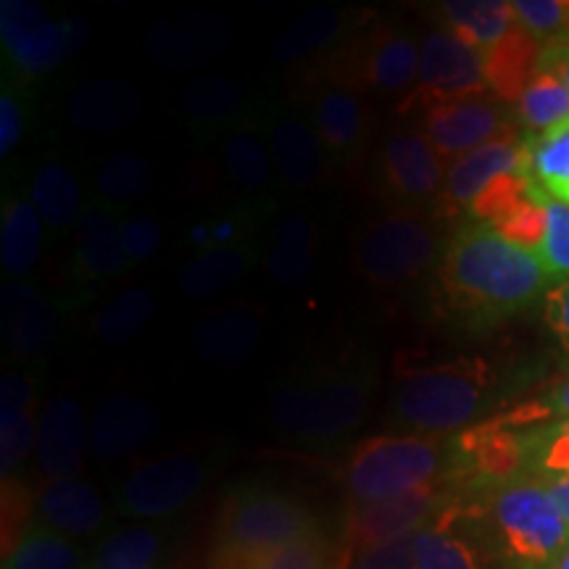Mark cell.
<instances>
[{"label": "cell", "mask_w": 569, "mask_h": 569, "mask_svg": "<svg viewBox=\"0 0 569 569\" xmlns=\"http://www.w3.org/2000/svg\"><path fill=\"white\" fill-rule=\"evenodd\" d=\"M440 277L453 301L490 319L517 315L549 282L538 253L478 222L451 240Z\"/></svg>", "instance_id": "1"}, {"label": "cell", "mask_w": 569, "mask_h": 569, "mask_svg": "<svg viewBox=\"0 0 569 569\" xmlns=\"http://www.w3.org/2000/svg\"><path fill=\"white\" fill-rule=\"evenodd\" d=\"M490 522L511 569H553L569 549V525L549 488L530 475L490 490Z\"/></svg>", "instance_id": "2"}, {"label": "cell", "mask_w": 569, "mask_h": 569, "mask_svg": "<svg viewBox=\"0 0 569 569\" xmlns=\"http://www.w3.org/2000/svg\"><path fill=\"white\" fill-rule=\"evenodd\" d=\"M322 530L319 517L298 498L267 486H240L224 498L213 525V549L264 553Z\"/></svg>", "instance_id": "3"}, {"label": "cell", "mask_w": 569, "mask_h": 569, "mask_svg": "<svg viewBox=\"0 0 569 569\" xmlns=\"http://www.w3.org/2000/svg\"><path fill=\"white\" fill-rule=\"evenodd\" d=\"M446 465L443 440L430 436L369 438L353 451L346 488L353 503L386 501L438 486Z\"/></svg>", "instance_id": "4"}, {"label": "cell", "mask_w": 569, "mask_h": 569, "mask_svg": "<svg viewBox=\"0 0 569 569\" xmlns=\"http://www.w3.org/2000/svg\"><path fill=\"white\" fill-rule=\"evenodd\" d=\"M369 386L356 375H325L288 382L269 401V419L284 436L332 440L361 425Z\"/></svg>", "instance_id": "5"}, {"label": "cell", "mask_w": 569, "mask_h": 569, "mask_svg": "<svg viewBox=\"0 0 569 569\" xmlns=\"http://www.w3.org/2000/svg\"><path fill=\"white\" fill-rule=\"evenodd\" d=\"M486 380L475 369L436 367L409 375L398 386L396 417L422 436L465 430L480 415Z\"/></svg>", "instance_id": "6"}, {"label": "cell", "mask_w": 569, "mask_h": 569, "mask_svg": "<svg viewBox=\"0 0 569 569\" xmlns=\"http://www.w3.org/2000/svg\"><path fill=\"white\" fill-rule=\"evenodd\" d=\"M438 251V238L432 227L398 211L369 222L356 240L353 261L361 277L377 288H398L417 280L430 269Z\"/></svg>", "instance_id": "7"}, {"label": "cell", "mask_w": 569, "mask_h": 569, "mask_svg": "<svg viewBox=\"0 0 569 569\" xmlns=\"http://www.w3.org/2000/svg\"><path fill=\"white\" fill-rule=\"evenodd\" d=\"M90 38L82 19H53L34 0L0 3V40L6 59L24 77H42L59 69Z\"/></svg>", "instance_id": "8"}, {"label": "cell", "mask_w": 569, "mask_h": 569, "mask_svg": "<svg viewBox=\"0 0 569 569\" xmlns=\"http://www.w3.org/2000/svg\"><path fill=\"white\" fill-rule=\"evenodd\" d=\"M209 469L190 453H167L142 461L122 480L117 507L132 519H167L201 493Z\"/></svg>", "instance_id": "9"}, {"label": "cell", "mask_w": 569, "mask_h": 569, "mask_svg": "<svg viewBox=\"0 0 569 569\" xmlns=\"http://www.w3.org/2000/svg\"><path fill=\"white\" fill-rule=\"evenodd\" d=\"M146 51L169 71H198L230 53L234 27L219 11H180L159 17L146 30Z\"/></svg>", "instance_id": "10"}, {"label": "cell", "mask_w": 569, "mask_h": 569, "mask_svg": "<svg viewBox=\"0 0 569 569\" xmlns=\"http://www.w3.org/2000/svg\"><path fill=\"white\" fill-rule=\"evenodd\" d=\"M161 432V411L130 390H111L90 415V451L101 461H122L151 446Z\"/></svg>", "instance_id": "11"}, {"label": "cell", "mask_w": 569, "mask_h": 569, "mask_svg": "<svg viewBox=\"0 0 569 569\" xmlns=\"http://www.w3.org/2000/svg\"><path fill=\"white\" fill-rule=\"evenodd\" d=\"M419 90L436 103L480 96L488 88L478 48L451 30H430L419 42Z\"/></svg>", "instance_id": "12"}, {"label": "cell", "mask_w": 569, "mask_h": 569, "mask_svg": "<svg viewBox=\"0 0 569 569\" xmlns=\"http://www.w3.org/2000/svg\"><path fill=\"white\" fill-rule=\"evenodd\" d=\"M446 496L438 486L419 488L415 493L386 498V501L351 503L348 509V538L361 551L377 543L396 540L427 528L432 517H440Z\"/></svg>", "instance_id": "13"}, {"label": "cell", "mask_w": 569, "mask_h": 569, "mask_svg": "<svg viewBox=\"0 0 569 569\" xmlns=\"http://www.w3.org/2000/svg\"><path fill=\"white\" fill-rule=\"evenodd\" d=\"M90 448V422L80 401L56 396L38 415V443L34 459L48 480L80 478L84 453Z\"/></svg>", "instance_id": "14"}, {"label": "cell", "mask_w": 569, "mask_h": 569, "mask_svg": "<svg viewBox=\"0 0 569 569\" xmlns=\"http://www.w3.org/2000/svg\"><path fill=\"white\" fill-rule=\"evenodd\" d=\"M425 134L443 159H461L475 148L488 146L507 132L503 113L488 98L472 96L459 101L432 103L425 111ZM509 134V132H507Z\"/></svg>", "instance_id": "15"}, {"label": "cell", "mask_w": 569, "mask_h": 569, "mask_svg": "<svg viewBox=\"0 0 569 569\" xmlns=\"http://www.w3.org/2000/svg\"><path fill=\"white\" fill-rule=\"evenodd\" d=\"M443 156L436 151L425 132L396 130L382 146V174L388 188L407 203H425L436 198L446 184Z\"/></svg>", "instance_id": "16"}, {"label": "cell", "mask_w": 569, "mask_h": 569, "mask_svg": "<svg viewBox=\"0 0 569 569\" xmlns=\"http://www.w3.org/2000/svg\"><path fill=\"white\" fill-rule=\"evenodd\" d=\"M53 303L24 280H11L0 288V330L9 353L21 361H34L53 343Z\"/></svg>", "instance_id": "17"}, {"label": "cell", "mask_w": 569, "mask_h": 569, "mask_svg": "<svg viewBox=\"0 0 569 569\" xmlns=\"http://www.w3.org/2000/svg\"><path fill=\"white\" fill-rule=\"evenodd\" d=\"M69 122L84 132H117L142 117V92L122 77H88L67 96Z\"/></svg>", "instance_id": "18"}, {"label": "cell", "mask_w": 569, "mask_h": 569, "mask_svg": "<svg viewBox=\"0 0 569 569\" xmlns=\"http://www.w3.org/2000/svg\"><path fill=\"white\" fill-rule=\"evenodd\" d=\"M264 327L256 311L243 306H222L201 315L190 327L196 356L213 367H240L259 351Z\"/></svg>", "instance_id": "19"}, {"label": "cell", "mask_w": 569, "mask_h": 569, "mask_svg": "<svg viewBox=\"0 0 569 569\" xmlns=\"http://www.w3.org/2000/svg\"><path fill=\"white\" fill-rule=\"evenodd\" d=\"M34 522L63 538H90L106 525V501L80 478L46 480L34 496Z\"/></svg>", "instance_id": "20"}, {"label": "cell", "mask_w": 569, "mask_h": 569, "mask_svg": "<svg viewBox=\"0 0 569 569\" xmlns=\"http://www.w3.org/2000/svg\"><path fill=\"white\" fill-rule=\"evenodd\" d=\"M515 172H528V151H525V140L519 142L509 132L448 163L443 184L446 203L472 206L490 182Z\"/></svg>", "instance_id": "21"}, {"label": "cell", "mask_w": 569, "mask_h": 569, "mask_svg": "<svg viewBox=\"0 0 569 569\" xmlns=\"http://www.w3.org/2000/svg\"><path fill=\"white\" fill-rule=\"evenodd\" d=\"M274 174L284 188L309 190L322 182L327 172V148L315 127L303 119H274L267 134Z\"/></svg>", "instance_id": "22"}, {"label": "cell", "mask_w": 569, "mask_h": 569, "mask_svg": "<svg viewBox=\"0 0 569 569\" xmlns=\"http://www.w3.org/2000/svg\"><path fill=\"white\" fill-rule=\"evenodd\" d=\"M256 256L259 251L251 240H232V243L203 248L180 269L177 288L190 301H209L243 280L256 264Z\"/></svg>", "instance_id": "23"}, {"label": "cell", "mask_w": 569, "mask_h": 569, "mask_svg": "<svg viewBox=\"0 0 569 569\" xmlns=\"http://www.w3.org/2000/svg\"><path fill=\"white\" fill-rule=\"evenodd\" d=\"M74 261L88 280H111L130 267L122 248V217L109 206L84 209L77 224Z\"/></svg>", "instance_id": "24"}, {"label": "cell", "mask_w": 569, "mask_h": 569, "mask_svg": "<svg viewBox=\"0 0 569 569\" xmlns=\"http://www.w3.org/2000/svg\"><path fill=\"white\" fill-rule=\"evenodd\" d=\"M540 53H543L540 40L515 24L507 38L498 40L493 48L482 53L488 88H493L496 96H501L503 101H519L532 77L538 74Z\"/></svg>", "instance_id": "25"}, {"label": "cell", "mask_w": 569, "mask_h": 569, "mask_svg": "<svg viewBox=\"0 0 569 569\" xmlns=\"http://www.w3.org/2000/svg\"><path fill=\"white\" fill-rule=\"evenodd\" d=\"M315 222L301 211H290L277 222L267 248V272L280 288H296L315 269Z\"/></svg>", "instance_id": "26"}, {"label": "cell", "mask_w": 569, "mask_h": 569, "mask_svg": "<svg viewBox=\"0 0 569 569\" xmlns=\"http://www.w3.org/2000/svg\"><path fill=\"white\" fill-rule=\"evenodd\" d=\"M246 88L230 74H198L180 90V111L198 130H222L246 103Z\"/></svg>", "instance_id": "27"}, {"label": "cell", "mask_w": 569, "mask_h": 569, "mask_svg": "<svg viewBox=\"0 0 569 569\" xmlns=\"http://www.w3.org/2000/svg\"><path fill=\"white\" fill-rule=\"evenodd\" d=\"M42 251V219L30 198H6L0 217V264L13 280H24L38 267Z\"/></svg>", "instance_id": "28"}, {"label": "cell", "mask_w": 569, "mask_h": 569, "mask_svg": "<svg viewBox=\"0 0 569 569\" xmlns=\"http://www.w3.org/2000/svg\"><path fill=\"white\" fill-rule=\"evenodd\" d=\"M336 559V543L327 538L325 530H319L264 553H232L213 549L209 569H332Z\"/></svg>", "instance_id": "29"}, {"label": "cell", "mask_w": 569, "mask_h": 569, "mask_svg": "<svg viewBox=\"0 0 569 569\" xmlns=\"http://www.w3.org/2000/svg\"><path fill=\"white\" fill-rule=\"evenodd\" d=\"M311 127H315L319 140L325 142L327 151L351 153L365 140L367 111L361 98L346 88H330L317 96L315 109H311Z\"/></svg>", "instance_id": "30"}, {"label": "cell", "mask_w": 569, "mask_h": 569, "mask_svg": "<svg viewBox=\"0 0 569 569\" xmlns=\"http://www.w3.org/2000/svg\"><path fill=\"white\" fill-rule=\"evenodd\" d=\"M361 74L369 88L403 92L419 80V46L403 32H380L361 59Z\"/></svg>", "instance_id": "31"}, {"label": "cell", "mask_w": 569, "mask_h": 569, "mask_svg": "<svg viewBox=\"0 0 569 569\" xmlns=\"http://www.w3.org/2000/svg\"><path fill=\"white\" fill-rule=\"evenodd\" d=\"M440 13L461 40L486 53L517 24L515 9L507 0H446Z\"/></svg>", "instance_id": "32"}, {"label": "cell", "mask_w": 569, "mask_h": 569, "mask_svg": "<svg viewBox=\"0 0 569 569\" xmlns=\"http://www.w3.org/2000/svg\"><path fill=\"white\" fill-rule=\"evenodd\" d=\"M159 311V298L151 288H127L109 298L92 317V332L106 346H127L153 322Z\"/></svg>", "instance_id": "33"}, {"label": "cell", "mask_w": 569, "mask_h": 569, "mask_svg": "<svg viewBox=\"0 0 569 569\" xmlns=\"http://www.w3.org/2000/svg\"><path fill=\"white\" fill-rule=\"evenodd\" d=\"M30 201L38 209L42 224L53 230H67L71 224H80L82 219V188L74 172L67 163L51 161L34 172Z\"/></svg>", "instance_id": "34"}, {"label": "cell", "mask_w": 569, "mask_h": 569, "mask_svg": "<svg viewBox=\"0 0 569 569\" xmlns=\"http://www.w3.org/2000/svg\"><path fill=\"white\" fill-rule=\"evenodd\" d=\"M346 27V17L327 6H315V9L301 11L288 24L277 32L272 42V56L280 63H293L306 56L322 51L340 38Z\"/></svg>", "instance_id": "35"}, {"label": "cell", "mask_w": 569, "mask_h": 569, "mask_svg": "<svg viewBox=\"0 0 569 569\" xmlns=\"http://www.w3.org/2000/svg\"><path fill=\"white\" fill-rule=\"evenodd\" d=\"M167 530L156 525H130L98 543L88 569H156Z\"/></svg>", "instance_id": "36"}, {"label": "cell", "mask_w": 569, "mask_h": 569, "mask_svg": "<svg viewBox=\"0 0 569 569\" xmlns=\"http://www.w3.org/2000/svg\"><path fill=\"white\" fill-rule=\"evenodd\" d=\"M528 174L553 201L569 203V122L525 140Z\"/></svg>", "instance_id": "37"}, {"label": "cell", "mask_w": 569, "mask_h": 569, "mask_svg": "<svg viewBox=\"0 0 569 569\" xmlns=\"http://www.w3.org/2000/svg\"><path fill=\"white\" fill-rule=\"evenodd\" d=\"M222 163L227 177L246 193H264L277 177L269 142L243 127L227 132L222 142Z\"/></svg>", "instance_id": "38"}, {"label": "cell", "mask_w": 569, "mask_h": 569, "mask_svg": "<svg viewBox=\"0 0 569 569\" xmlns=\"http://www.w3.org/2000/svg\"><path fill=\"white\" fill-rule=\"evenodd\" d=\"M3 569H88V565L69 538L34 522L6 553Z\"/></svg>", "instance_id": "39"}, {"label": "cell", "mask_w": 569, "mask_h": 569, "mask_svg": "<svg viewBox=\"0 0 569 569\" xmlns=\"http://www.w3.org/2000/svg\"><path fill=\"white\" fill-rule=\"evenodd\" d=\"M153 188V167L146 156L124 151L113 153L98 167L96 190L109 209H122L140 201Z\"/></svg>", "instance_id": "40"}, {"label": "cell", "mask_w": 569, "mask_h": 569, "mask_svg": "<svg viewBox=\"0 0 569 569\" xmlns=\"http://www.w3.org/2000/svg\"><path fill=\"white\" fill-rule=\"evenodd\" d=\"M451 517L443 511L436 522L417 532L415 538V557L419 569H486L480 553L472 543L459 538L448 525Z\"/></svg>", "instance_id": "41"}, {"label": "cell", "mask_w": 569, "mask_h": 569, "mask_svg": "<svg viewBox=\"0 0 569 569\" xmlns=\"http://www.w3.org/2000/svg\"><path fill=\"white\" fill-rule=\"evenodd\" d=\"M519 119L532 134L549 132L569 122V90L553 71L538 69L519 98Z\"/></svg>", "instance_id": "42"}, {"label": "cell", "mask_w": 569, "mask_h": 569, "mask_svg": "<svg viewBox=\"0 0 569 569\" xmlns=\"http://www.w3.org/2000/svg\"><path fill=\"white\" fill-rule=\"evenodd\" d=\"M532 190H538V184L532 182V177L528 172L503 174L482 190L478 201L469 206V211H472L475 222L478 224L496 227L498 222H503V219H507Z\"/></svg>", "instance_id": "43"}, {"label": "cell", "mask_w": 569, "mask_h": 569, "mask_svg": "<svg viewBox=\"0 0 569 569\" xmlns=\"http://www.w3.org/2000/svg\"><path fill=\"white\" fill-rule=\"evenodd\" d=\"M38 443V419L32 411L0 409V475L3 480H13L24 459Z\"/></svg>", "instance_id": "44"}, {"label": "cell", "mask_w": 569, "mask_h": 569, "mask_svg": "<svg viewBox=\"0 0 569 569\" xmlns=\"http://www.w3.org/2000/svg\"><path fill=\"white\" fill-rule=\"evenodd\" d=\"M538 259L549 280H569V203L546 201V234Z\"/></svg>", "instance_id": "45"}, {"label": "cell", "mask_w": 569, "mask_h": 569, "mask_svg": "<svg viewBox=\"0 0 569 569\" xmlns=\"http://www.w3.org/2000/svg\"><path fill=\"white\" fill-rule=\"evenodd\" d=\"M546 201H549V196H546L543 190H532V193L525 198L503 222H498L493 230L501 232L503 238L517 243L519 248H528V251L538 253L546 234Z\"/></svg>", "instance_id": "46"}, {"label": "cell", "mask_w": 569, "mask_h": 569, "mask_svg": "<svg viewBox=\"0 0 569 569\" xmlns=\"http://www.w3.org/2000/svg\"><path fill=\"white\" fill-rule=\"evenodd\" d=\"M511 9H515L517 24L536 40L567 38L569 3H561V0H515Z\"/></svg>", "instance_id": "47"}, {"label": "cell", "mask_w": 569, "mask_h": 569, "mask_svg": "<svg viewBox=\"0 0 569 569\" xmlns=\"http://www.w3.org/2000/svg\"><path fill=\"white\" fill-rule=\"evenodd\" d=\"M163 230L159 219L151 213H127L122 217V248L130 267L151 261L161 248Z\"/></svg>", "instance_id": "48"}, {"label": "cell", "mask_w": 569, "mask_h": 569, "mask_svg": "<svg viewBox=\"0 0 569 569\" xmlns=\"http://www.w3.org/2000/svg\"><path fill=\"white\" fill-rule=\"evenodd\" d=\"M417 532L396 540H386V543H377L372 549H365L359 553V559L353 561L351 569H419L415 557Z\"/></svg>", "instance_id": "49"}, {"label": "cell", "mask_w": 569, "mask_h": 569, "mask_svg": "<svg viewBox=\"0 0 569 569\" xmlns=\"http://www.w3.org/2000/svg\"><path fill=\"white\" fill-rule=\"evenodd\" d=\"M549 417L569 419V377L557 382V386H553L543 398H538V401L528 403L522 411L511 415L507 419V425H511V427L536 425V422H540V419H549Z\"/></svg>", "instance_id": "50"}, {"label": "cell", "mask_w": 569, "mask_h": 569, "mask_svg": "<svg viewBox=\"0 0 569 569\" xmlns=\"http://www.w3.org/2000/svg\"><path fill=\"white\" fill-rule=\"evenodd\" d=\"M21 132H24V111L13 92L3 90L0 96V156H9L19 146Z\"/></svg>", "instance_id": "51"}, {"label": "cell", "mask_w": 569, "mask_h": 569, "mask_svg": "<svg viewBox=\"0 0 569 569\" xmlns=\"http://www.w3.org/2000/svg\"><path fill=\"white\" fill-rule=\"evenodd\" d=\"M546 322L569 346V280L559 282L546 298Z\"/></svg>", "instance_id": "52"}, {"label": "cell", "mask_w": 569, "mask_h": 569, "mask_svg": "<svg viewBox=\"0 0 569 569\" xmlns=\"http://www.w3.org/2000/svg\"><path fill=\"white\" fill-rule=\"evenodd\" d=\"M32 407V386L27 377L19 372H9L3 377V386H0V409L11 411H30Z\"/></svg>", "instance_id": "53"}, {"label": "cell", "mask_w": 569, "mask_h": 569, "mask_svg": "<svg viewBox=\"0 0 569 569\" xmlns=\"http://www.w3.org/2000/svg\"><path fill=\"white\" fill-rule=\"evenodd\" d=\"M538 69L553 71V74H557L559 80L565 82V88L569 90V38L551 40L549 46L543 48V53H540Z\"/></svg>", "instance_id": "54"}, {"label": "cell", "mask_w": 569, "mask_h": 569, "mask_svg": "<svg viewBox=\"0 0 569 569\" xmlns=\"http://www.w3.org/2000/svg\"><path fill=\"white\" fill-rule=\"evenodd\" d=\"M540 482L549 488V493H551L553 501H557L561 517H565L567 525H569V475H567V478H549V480H540Z\"/></svg>", "instance_id": "55"}, {"label": "cell", "mask_w": 569, "mask_h": 569, "mask_svg": "<svg viewBox=\"0 0 569 569\" xmlns=\"http://www.w3.org/2000/svg\"><path fill=\"white\" fill-rule=\"evenodd\" d=\"M553 569H569V549L561 553V559L553 565Z\"/></svg>", "instance_id": "56"}, {"label": "cell", "mask_w": 569, "mask_h": 569, "mask_svg": "<svg viewBox=\"0 0 569 569\" xmlns=\"http://www.w3.org/2000/svg\"><path fill=\"white\" fill-rule=\"evenodd\" d=\"M156 569H184V567H180V565H159Z\"/></svg>", "instance_id": "57"}, {"label": "cell", "mask_w": 569, "mask_h": 569, "mask_svg": "<svg viewBox=\"0 0 569 569\" xmlns=\"http://www.w3.org/2000/svg\"><path fill=\"white\" fill-rule=\"evenodd\" d=\"M561 425H565V430L569 432V419H561Z\"/></svg>", "instance_id": "58"}]
</instances>
